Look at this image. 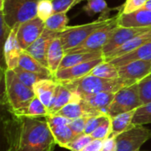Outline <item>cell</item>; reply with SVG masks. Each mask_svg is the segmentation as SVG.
<instances>
[{"instance_id":"6da1fadb","label":"cell","mask_w":151,"mask_h":151,"mask_svg":"<svg viewBox=\"0 0 151 151\" xmlns=\"http://www.w3.org/2000/svg\"><path fill=\"white\" fill-rule=\"evenodd\" d=\"M3 127L5 151H54L57 145L45 118L11 114Z\"/></svg>"},{"instance_id":"7a4b0ae2","label":"cell","mask_w":151,"mask_h":151,"mask_svg":"<svg viewBox=\"0 0 151 151\" xmlns=\"http://www.w3.org/2000/svg\"><path fill=\"white\" fill-rule=\"evenodd\" d=\"M60 83L65 85L70 90L77 93L81 98H83L87 96L100 93V92L117 93L121 88L131 86L137 82L127 81L121 78H118L114 80L103 79L94 76L92 74H88L78 80H74L71 81H63Z\"/></svg>"},{"instance_id":"3957f363","label":"cell","mask_w":151,"mask_h":151,"mask_svg":"<svg viewBox=\"0 0 151 151\" xmlns=\"http://www.w3.org/2000/svg\"><path fill=\"white\" fill-rule=\"evenodd\" d=\"M4 98L10 113L27 107L35 97L33 88L27 87L18 78L13 70L4 71Z\"/></svg>"},{"instance_id":"277c9868","label":"cell","mask_w":151,"mask_h":151,"mask_svg":"<svg viewBox=\"0 0 151 151\" xmlns=\"http://www.w3.org/2000/svg\"><path fill=\"white\" fill-rule=\"evenodd\" d=\"M0 16L10 28L37 17L39 0H0Z\"/></svg>"},{"instance_id":"5b68a950","label":"cell","mask_w":151,"mask_h":151,"mask_svg":"<svg viewBox=\"0 0 151 151\" xmlns=\"http://www.w3.org/2000/svg\"><path fill=\"white\" fill-rule=\"evenodd\" d=\"M113 19L114 17L110 19H102L99 17L95 21L79 26L68 27L66 30L59 33L58 36L61 40L65 54L71 50L81 45L96 30L110 24Z\"/></svg>"},{"instance_id":"8992f818","label":"cell","mask_w":151,"mask_h":151,"mask_svg":"<svg viewBox=\"0 0 151 151\" xmlns=\"http://www.w3.org/2000/svg\"><path fill=\"white\" fill-rule=\"evenodd\" d=\"M142 105L138 82L125 87L115 93L114 98L107 109V115L111 118L136 110Z\"/></svg>"},{"instance_id":"52a82bcc","label":"cell","mask_w":151,"mask_h":151,"mask_svg":"<svg viewBox=\"0 0 151 151\" xmlns=\"http://www.w3.org/2000/svg\"><path fill=\"white\" fill-rule=\"evenodd\" d=\"M118 20H119V14L114 16L113 20L110 24L96 30L87 40H85L81 45L71 50L66 54L103 51V48L109 42V40L112 36L115 29L119 27Z\"/></svg>"},{"instance_id":"ba28073f","label":"cell","mask_w":151,"mask_h":151,"mask_svg":"<svg viewBox=\"0 0 151 151\" xmlns=\"http://www.w3.org/2000/svg\"><path fill=\"white\" fill-rule=\"evenodd\" d=\"M151 139V130L143 126H134L116 137L117 151H140Z\"/></svg>"},{"instance_id":"9c48e42d","label":"cell","mask_w":151,"mask_h":151,"mask_svg":"<svg viewBox=\"0 0 151 151\" xmlns=\"http://www.w3.org/2000/svg\"><path fill=\"white\" fill-rule=\"evenodd\" d=\"M45 23L40 18L35 17L19 26L17 38L22 50H26L43 33Z\"/></svg>"},{"instance_id":"30bf717a","label":"cell","mask_w":151,"mask_h":151,"mask_svg":"<svg viewBox=\"0 0 151 151\" xmlns=\"http://www.w3.org/2000/svg\"><path fill=\"white\" fill-rule=\"evenodd\" d=\"M151 27H145V28H137V27H118L109 42L105 44L103 48V54L104 58L108 54H110L114 50L118 49L119 47L122 46L128 41L132 40L133 38L150 30Z\"/></svg>"},{"instance_id":"8fae6325","label":"cell","mask_w":151,"mask_h":151,"mask_svg":"<svg viewBox=\"0 0 151 151\" xmlns=\"http://www.w3.org/2000/svg\"><path fill=\"white\" fill-rule=\"evenodd\" d=\"M104 58H97L95 60H91L88 62H85L80 65H76L72 67H68L65 69L58 70L55 74V80L59 82L63 81H71L74 80L81 79L84 76L90 74L92 70L100 63L104 62Z\"/></svg>"},{"instance_id":"7c38bea8","label":"cell","mask_w":151,"mask_h":151,"mask_svg":"<svg viewBox=\"0 0 151 151\" xmlns=\"http://www.w3.org/2000/svg\"><path fill=\"white\" fill-rule=\"evenodd\" d=\"M102 114L104 113L96 110L88 102L81 98L80 100H76L68 104L64 108H62L59 111H58L55 115L62 116L73 120L82 117L91 118Z\"/></svg>"},{"instance_id":"4fadbf2b","label":"cell","mask_w":151,"mask_h":151,"mask_svg":"<svg viewBox=\"0 0 151 151\" xmlns=\"http://www.w3.org/2000/svg\"><path fill=\"white\" fill-rule=\"evenodd\" d=\"M58 32L50 31L49 29H44L43 33L41 36L33 43L31 44L26 51L28 52L32 57H34L36 60H38L42 65L48 68V62H47V52L48 49L51 43V42L58 36Z\"/></svg>"},{"instance_id":"5bb4252c","label":"cell","mask_w":151,"mask_h":151,"mask_svg":"<svg viewBox=\"0 0 151 151\" xmlns=\"http://www.w3.org/2000/svg\"><path fill=\"white\" fill-rule=\"evenodd\" d=\"M19 25L12 28L6 41L4 44V58L6 69L14 70L19 66V62L21 54V48L17 38V32Z\"/></svg>"},{"instance_id":"9a60e30c","label":"cell","mask_w":151,"mask_h":151,"mask_svg":"<svg viewBox=\"0 0 151 151\" xmlns=\"http://www.w3.org/2000/svg\"><path fill=\"white\" fill-rule=\"evenodd\" d=\"M118 70L119 78L139 82L151 73V62L136 60L118 67Z\"/></svg>"},{"instance_id":"2e32d148","label":"cell","mask_w":151,"mask_h":151,"mask_svg":"<svg viewBox=\"0 0 151 151\" xmlns=\"http://www.w3.org/2000/svg\"><path fill=\"white\" fill-rule=\"evenodd\" d=\"M119 26L123 27H151V11L142 8L131 13L119 12Z\"/></svg>"},{"instance_id":"e0dca14e","label":"cell","mask_w":151,"mask_h":151,"mask_svg":"<svg viewBox=\"0 0 151 151\" xmlns=\"http://www.w3.org/2000/svg\"><path fill=\"white\" fill-rule=\"evenodd\" d=\"M81 98V97L77 93L70 90L65 85L58 82L53 102L49 108V115H55L68 104L76 100H80Z\"/></svg>"},{"instance_id":"ac0fdd59","label":"cell","mask_w":151,"mask_h":151,"mask_svg":"<svg viewBox=\"0 0 151 151\" xmlns=\"http://www.w3.org/2000/svg\"><path fill=\"white\" fill-rule=\"evenodd\" d=\"M58 84V82L55 79H45L36 82L33 87L35 96L48 108V110L53 102Z\"/></svg>"},{"instance_id":"d6986e66","label":"cell","mask_w":151,"mask_h":151,"mask_svg":"<svg viewBox=\"0 0 151 151\" xmlns=\"http://www.w3.org/2000/svg\"><path fill=\"white\" fill-rule=\"evenodd\" d=\"M150 41H151V29L133 38L132 40L128 41L122 46H120L118 49L111 51L110 54H108L106 57H104V61L109 62L114 58H117L119 57L128 54V53L135 50L136 49L140 48L141 46H142L143 44H145L146 42H148Z\"/></svg>"},{"instance_id":"ffe728a7","label":"cell","mask_w":151,"mask_h":151,"mask_svg":"<svg viewBox=\"0 0 151 151\" xmlns=\"http://www.w3.org/2000/svg\"><path fill=\"white\" fill-rule=\"evenodd\" d=\"M65 56V51L62 45L59 36L56 37L50 43L47 52L48 68L55 77V74L59 69V66Z\"/></svg>"},{"instance_id":"44dd1931","label":"cell","mask_w":151,"mask_h":151,"mask_svg":"<svg viewBox=\"0 0 151 151\" xmlns=\"http://www.w3.org/2000/svg\"><path fill=\"white\" fill-rule=\"evenodd\" d=\"M136 60H143V61L151 62V41L146 42L145 44L136 49L135 50L128 54H126L124 56L114 58L109 62L113 64L115 66L119 67V66L125 65L130 62L136 61Z\"/></svg>"},{"instance_id":"7402d4cb","label":"cell","mask_w":151,"mask_h":151,"mask_svg":"<svg viewBox=\"0 0 151 151\" xmlns=\"http://www.w3.org/2000/svg\"><path fill=\"white\" fill-rule=\"evenodd\" d=\"M104 58L103 51H95V52H86V53H69L65 54L58 70L65 69L68 67L74 66L85 62L95 60L97 58Z\"/></svg>"},{"instance_id":"603a6c76","label":"cell","mask_w":151,"mask_h":151,"mask_svg":"<svg viewBox=\"0 0 151 151\" xmlns=\"http://www.w3.org/2000/svg\"><path fill=\"white\" fill-rule=\"evenodd\" d=\"M19 66L24 70H27V71H29L32 73H40V74H43V75H47V76L55 78L52 75V73H50V71L49 70V68H47L46 66L42 65L38 60H36L34 57H32L26 50L21 51Z\"/></svg>"},{"instance_id":"cb8c5ba5","label":"cell","mask_w":151,"mask_h":151,"mask_svg":"<svg viewBox=\"0 0 151 151\" xmlns=\"http://www.w3.org/2000/svg\"><path fill=\"white\" fill-rule=\"evenodd\" d=\"M114 96L115 93L112 92H100V93L87 96L82 99L88 102L96 110L107 115V109L111 104Z\"/></svg>"},{"instance_id":"d4e9b609","label":"cell","mask_w":151,"mask_h":151,"mask_svg":"<svg viewBox=\"0 0 151 151\" xmlns=\"http://www.w3.org/2000/svg\"><path fill=\"white\" fill-rule=\"evenodd\" d=\"M136 110L125 112L122 114H119L118 116H115L111 118V123H112V131L110 135V137H117L120 134L129 130L131 127H133L134 125H133V118L135 113Z\"/></svg>"},{"instance_id":"484cf974","label":"cell","mask_w":151,"mask_h":151,"mask_svg":"<svg viewBox=\"0 0 151 151\" xmlns=\"http://www.w3.org/2000/svg\"><path fill=\"white\" fill-rule=\"evenodd\" d=\"M11 114L29 118H46L49 115L48 108L35 96L31 103L25 108L20 109Z\"/></svg>"},{"instance_id":"4316f807","label":"cell","mask_w":151,"mask_h":151,"mask_svg":"<svg viewBox=\"0 0 151 151\" xmlns=\"http://www.w3.org/2000/svg\"><path fill=\"white\" fill-rule=\"evenodd\" d=\"M50 129L52 133L56 143L62 148H65L67 144H69L77 137V135L73 132L68 125L56 126L50 127Z\"/></svg>"},{"instance_id":"83f0119b","label":"cell","mask_w":151,"mask_h":151,"mask_svg":"<svg viewBox=\"0 0 151 151\" xmlns=\"http://www.w3.org/2000/svg\"><path fill=\"white\" fill-rule=\"evenodd\" d=\"M112 10L114 9L109 8L105 0H87V4L83 6V11L88 16L101 13L100 18L102 19H110L109 14Z\"/></svg>"},{"instance_id":"f1b7e54d","label":"cell","mask_w":151,"mask_h":151,"mask_svg":"<svg viewBox=\"0 0 151 151\" xmlns=\"http://www.w3.org/2000/svg\"><path fill=\"white\" fill-rule=\"evenodd\" d=\"M90 74L99 78L109 79V80H114L119 78L118 67L115 66L111 62H106V61H104L99 65H97L92 70Z\"/></svg>"},{"instance_id":"f546056e","label":"cell","mask_w":151,"mask_h":151,"mask_svg":"<svg viewBox=\"0 0 151 151\" xmlns=\"http://www.w3.org/2000/svg\"><path fill=\"white\" fill-rule=\"evenodd\" d=\"M44 23L46 29L61 33L67 29L69 19L66 13H53Z\"/></svg>"},{"instance_id":"4dcf8cb0","label":"cell","mask_w":151,"mask_h":151,"mask_svg":"<svg viewBox=\"0 0 151 151\" xmlns=\"http://www.w3.org/2000/svg\"><path fill=\"white\" fill-rule=\"evenodd\" d=\"M15 72V73L17 74L18 78L20 80V81L25 84L27 87L33 88L34 85L42 81V80H45V79H55L53 77L50 76H47V75H43V74H40V73H32L27 70L22 69L21 67L18 66L16 69L13 70Z\"/></svg>"},{"instance_id":"1f68e13d","label":"cell","mask_w":151,"mask_h":151,"mask_svg":"<svg viewBox=\"0 0 151 151\" xmlns=\"http://www.w3.org/2000/svg\"><path fill=\"white\" fill-rule=\"evenodd\" d=\"M132 123L134 126L151 124V102L142 104L136 109Z\"/></svg>"},{"instance_id":"d6a6232c","label":"cell","mask_w":151,"mask_h":151,"mask_svg":"<svg viewBox=\"0 0 151 151\" xmlns=\"http://www.w3.org/2000/svg\"><path fill=\"white\" fill-rule=\"evenodd\" d=\"M112 131V123H111V118L107 117L104 121L90 134L94 140H106L110 137Z\"/></svg>"},{"instance_id":"836d02e7","label":"cell","mask_w":151,"mask_h":151,"mask_svg":"<svg viewBox=\"0 0 151 151\" xmlns=\"http://www.w3.org/2000/svg\"><path fill=\"white\" fill-rule=\"evenodd\" d=\"M140 96L142 104L151 102V73L138 82Z\"/></svg>"},{"instance_id":"e575fe53","label":"cell","mask_w":151,"mask_h":151,"mask_svg":"<svg viewBox=\"0 0 151 151\" xmlns=\"http://www.w3.org/2000/svg\"><path fill=\"white\" fill-rule=\"evenodd\" d=\"M54 13L51 0H39L37 4V17L44 22Z\"/></svg>"},{"instance_id":"d590c367","label":"cell","mask_w":151,"mask_h":151,"mask_svg":"<svg viewBox=\"0 0 151 151\" xmlns=\"http://www.w3.org/2000/svg\"><path fill=\"white\" fill-rule=\"evenodd\" d=\"M93 140L94 139L92 138L91 135L82 134L81 135H78L73 141H72L69 144H67L65 149L70 150L71 151H81Z\"/></svg>"},{"instance_id":"8d00e7d4","label":"cell","mask_w":151,"mask_h":151,"mask_svg":"<svg viewBox=\"0 0 151 151\" xmlns=\"http://www.w3.org/2000/svg\"><path fill=\"white\" fill-rule=\"evenodd\" d=\"M83 0H51L54 13H66Z\"/></svg>"},{"instance_id":"74e56055","label":"cell","mask_w":151,"mask_h":151,"mask_svg":"<svg viewBox=\"0 0 151 151\" xmlns=\"http://www.w3.org/2000/svg\"><path fill=\"white\" fill-rule=\"evenodd\" d=\"M147 1L148 0H126L125 4L121 7L120 12L127 14V13H131L135 11H138L143 8Z\"/></svg>"},{"instance_id":"f35d334b","label":"cell","mask_w":151,"mask_h":151,"mask_svg":"<svg viewBox=\"0 0 151 151\" xmlns=\"http://www.w3.org/2000/svg\"><path fill=\"white\" fill-rule=\"evenodd\" d=\"M107 117H108V115L102 114V115H98V116H95V117L89 118L88 120V123L86 125V127H85V130H84V134L90 135L104 121V119Z\"/></svg>"},{"instance_id":"ab89813d","label":"cell","mask_w":151,"mask_h":151,"mask_svg":"<svg viewBox=\"0 0 151 151\" xmlns=\"http://www.w3.org/2000/svg\"><path fill=\"white\" fill-rule=\"evenodd\" d=\"M88 119L89 118L82 117V118H79V119H73L68 126L71 127V129L73 130V132L77 136L78 135H81V134H84V130H85V127H86V125L88 123Z\"/></svg>"},{"instance_id":"60d3db41","label":"cell","mask_w":151,"mask_h":151,"mask_svg":"<svg viewBox=\"0 0 151 151\" xmlns=\"http://www.w3.org/2000/svg\"><path fill=\"white\" fill-rule=\"evenodd\" d=\"M46 120L48 122V125L50 127H56V126H63V125H69L72 121L69 119H66L62 116L58 115H48L46 118Z\"/></svg>"},{"instance_id":"b9f144b4","label":"cell","mask_w":151,"mask_h":151,"mask_svg":"<svg viewBox=\"0 0 151 151\" xmlns=\"http://www.w3.org/2000/svg\"><path fill=\"white\" fill-rule=\"evenodd\" d=\"M104 144L103 140H93L81 151H102Z\"/></svg>"},{"instance_id":"7bdbcfd3","label":"cell","mask_w":151,"mask_h":151,"mask_svg":"<svg viewBox=\"0 0 151 151\" xmlns=\"http://www.w3.org/2000/svg\"><path fill=\"white\" fill-rule=\"evenodd\" d=\"M102 151H117L116 137H109L104 140Z\"/></svg>"},{"instance_id":"ee69618b","label":"cell","mask_w":151,"mask_h":151,"mask_svg":"<svg viewBox=\"0 0 151 151\" xmlns=\"http://www.w3.org/2000/svg\"><path fill=\"white\" fill-rule=\"evenodd\" d=\"M11 30L12 28L9 27L4 19L1 17V42H3V44H4V42L6 41Z\"/></svg>"},{"instance_id":"f6af8a7d","label":"cell","mask_w":151,"mask_h":151,"mask_svg":"<svg viewBox=\"0 0 151 151\" xmlns=\"http://www.w3.org/2000/svg\"><path fill=\"white\" fill-rule=\"evenodd\" d=\"M143 8H144V9H146V10L151 11V0H148V1L145 3V4H144Z\"/></svg>"}]
</instances>
